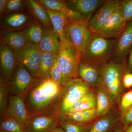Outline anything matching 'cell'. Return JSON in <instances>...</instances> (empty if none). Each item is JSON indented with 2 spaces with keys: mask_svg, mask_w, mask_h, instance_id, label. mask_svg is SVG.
Returning a JSON list of instances; mask_svg holds the SVG:
<instances>
[{
  "mask_svg": "<svg viewBox=\"0 0 132 132\" xmlns=\"http://www.w3.org/2000/svg\"><path fill=\"white\" fill-rule=\"evenodd\" d=\"M101 65L81 57L78 76L92 87H98Z\"/></svg>",
  "mask_w": 132,
  "mask_h": 132,
  "instance_id": "12",
  "label": "cell"
},
{
  "mask_svg": "<svg viewBox=\"0 0 132 132\" xmlns=\"http://www.w3.org/2000/svg\"><path fill=\"white\" fill-rule=\"evenodd\" d=\"M62 87L50 78L40 79L34 85L23 98L30 117L39 114L60 113L59 99Z\"/></svg>",
  "mask_w": 132,
  "mask_h": 132,
  "instance_id": "1",
  "label": "cell"
},
{
  "mask_svg": "<svg viewBox=\"0 0 132 132\" xmlns=\"http://www.w3.org/2000/svg\"><path fill=\"white\" fill-rule=\"evenodd\" d=\"M114 132H124V130H122L120 128H118L115 130Z\"/></svg>",
  "mask_w": 132,
  "mask_h": 132,
  "instance_id": "42",
  "label": "cell"
},
{
  "mask_svg": "<svg viewBox=\"0 0 132 132\" xmlns=\"http://www.w3.org/2000/svg\"><path fill=\"white\" fill-rule=\"evenodd\" d=\"M59 113L39 114L30 116L25 126L26 132H52L60 126Z\"/></svg>",
  "mask_w": 132,
  "mask_h": 132,
  "instance_id": "9",
  "label": "cell"
},
{
  "mask_svg": "<svg viewBox=\"0 0 132 132\" xmlns=\"http://www.w3.org/2000/svg\"><path fill=\"white\" fill-rule=\"evenodd\" d=\"M132 106V90L125 93L121 98L120 109L122 113Z\"/></svg>",
  "mask_w": 132,
  "mask_h": 132,
  "instance_id": "35",
  "label": "cell"
},
{
  "mask_svg": "<svg viewBox=\"0 0 132 132\" xmlns=\"http://www.w3.org/2000/svg\"><path fill=\"white\" fill-rule=\"evenodd\" d=\"M128 69L130 72L132 73V48L130 51L128 60Z\"/></svg>",
  "mask_w": 132,
  "mask_h": 132,
  "instance_id": "39",
  "label": "cell"
},
{
  "mask_svg": "<svg viewBox=\"0 0 132 132\" xmlns=\"http://www.w3.org/2000/svg\"><path fill=\"white\" fill-rule=\"evenodd\" d=\"M105 1L104 0H73L66 2L71 9L78 13L83 20L88 22Z\"/></svg>",
  "mask_w": 132,
  "mask_h": 132,
  "instance_id": "17",
  "label": "cell"
},
{
  "mask_svg": "<svg viewBox=\"0 0 132 132\" xmlns=\"http://www.w3.org/2000/svg\"><path fill=\"white\" fill-rule=\"evenodd\" d=\"M97 117L96 108L67 113L61 116L66 120L80 124H90Z\"/></svg>",
  "mask_w": 132,
  "mask_h": 132,
  "instance_id": "22",
  "label": "cell"
},
{
  "mask_svg": "<svg viewBox=\"0 0 132 132\" xmlns=\"http://www.w3.org/2000/svg\"><path fill=\"white\" fill-rule=\"evenodd\" d=\"M126 23L123 20L119 7L95 34L106 39L119 37Z\"/></svg>",
  "mask_w": 132,
  "mask_h": 132,
  "instance_id": "13",
  "label": "cell"
},
{
  "mask_svg": "<svg viewBox=\"0 0 132 132\" xmlns=\"http://www.w3.org/2000/svg\"><path fill=\"white\" fill-rule=\"evenodd\" d=\"M45 9L50 18L53 29L58 34L60 39L62 38L64 36L65 28L71 21L63 14L52 11L46 7Z\"/></svg>",
  "mask_w": 132,
  "mask_h": 132,
  "instance_id": "25",
  "label": "cell"
},
{
  "mask_svg": "<svg viewBox=\"0 0 132 132\" xmlns=\"http://www.w3.org/2000/svg\"><path fill=\"white\" fill-rule=\"evenodd\" d=\"M15 54L19 62L24 65L31 75L39 79L38 73L42 53L38 45L29 41L25 46Z\"/></svg>",
  "mask_w": 132,
  "mask_h": 132,
  "instance_id": "8",
  "label": "cell"
},
{
  "mask_svg": "<svg viewBox=\"0 0 132 132\" xmlns=\"http://www.w3.org/2000/svg\"><path fill=\"white\" fill-rule=\"evenodd\" d=\"M96 96L97 116L102 117L107 114L113 101L110 95L100 87H98Z\"/></svg>",
  "mask_w": 132,
  "mask_h": 132,
  "instance_id": "23",
  "label": "cell"
},
{
  "mask_svg": "<svg viewBox=\"0 0 132 132\" xmlns=\"http://www.w3.org/2000/svg\"><path fill=\"white\" fill-rule=\"evenodd\" d=\"M60 40V48L58 56L62 72L61 86H63L71 79L78 77L81 55L75 46L64 36Z\"/></svg>",
  "mask_w": 132,
  "mask_h": 132,
  "instance_id": "2",
  "label": "cell"
},
{
  "mask_svg": "<svg viewBox=\"0 0 132 132\" xmlns=\"http://www.w3.org/2000/svg\"><path fill=\"white\" fill-rule=\"evenodd\" d=\"M121 1L108 0L97 10L88 22L89 28L96 34L109 17L118 9Z\"/></svg>",
  "mask_w": 132,
  "mask_h": 132,
  "instance_id": "10",
  "label": "cell"
},
{
  "mask_svg": "<svg viewBox=\"0 0 132 132\" xmlns=\"http://www.w3.org/2000/svg\"><path fill=\"white\" fill-rule=\"evenodd\" d=\"M132 48V20L128 22L122 33L118 37L113 57L116 62L123 61Z\"/></svg>",
  "mask_w": 132,
  "mask_h": 132,
  "instance_id": "16",
  "label": "cell"
},
{
  "mask_svg": "<svg viewBox=\"0 0 132 132\" xmlns=\"http://www.w3.org/2000/svg\"><path fill=\"white\" fill-rule=\"evenodd\" d=\"M39 2L45 7L52 11L65 15L72 22L83 20L82 16L77 12L71 9L66 1L62 0H39Z\"/></svg>",
  "mask_w": 132,
  "mask_h": 132,
  "instance_id": "19",
  "label": "cell"
},
{
  "mask_svg": "<svg viewBox=\"0 0 132 132\" xmlns=\"http://www.w3.org/2000/svg\"><path fill=\"white\" fill-rule=\"evenodd\" d=\"M26 9L33 19L39 22L46 28L53 29L45 7L38 1H26Z\"/></svg>",
  "mask_w": 132,
  "mask_h": 132,
  "instance_id": "18",
  "label": "cell"
},
{
  "mask_svg": "<svg viewBox=\"0 0 132 132\" xmlns=\"http://www.w3.org/2000/svg\"><path fill=\"white\" fill-rule=\"evenodd\" d=\"M121 13L126 23L132 20V0L121 1L119 6Z\"/></svg>",
  "mask_w": 132,
  "mask_h": 132,
  "instance_id": "33",
  "label": "cell"
},
{
  "mask_svg": "<svg viewBox=\"0 0 132 132\" xmlns=\"http://www.w3.org/2000/svg\"><path fill=\"white\" fill-rule=\"evenodd\" d=\"M40 80L31 75L24 65L19 62L6 82L10 94L24 98L27 93Z\"/></svg>",
  "mask_w": 132,
  "mask_h": 132,
  "instance_id": "6",
  "label": "cell"
},
{
  "mask_svg": "<svg viewBox=\"0 0 132 132\" xmlns=\"http://www.w3.org/2000/svg\"><path fill=\"white\" fill-rule=\"evenodd\" d=\"M6 115L24 127L30 117L23 98L10 94Z\"/></svg>",
  "mask_w": 132,
  "mask_h": 132,
  "instance_id": "14",
  "label": "cell"
},
{
  "mask_svg": "<svg viewBox=\"0 0 132 132\" xmlns=\"http://www.w3.org/2000/svg\"><path fill=\"white\" fill-rule=\"evenodd\" d=\"M52 132H65L61 127L60 126L57 128L55 130Z\"/></svg>",
  "mask_w": 132,
  "mask_h": 132,
  "instance_id": "41",
  "label": "cell"
},
{
  "mask_svg": "<svg viewBox=\"0 0 132 132\" xmlns=\"http://www.w3.org/2000/svg\"><path fill=\"white\" fill-rule=\"evenodd\" d=\"M50 79L61 86L62 72L59 64L58 54L54 59L50 73Z\"/></svg>",
  "mask_w": 132,
  "mask_h": 132,
  "instance_id": "34",
  "label": "cell"
},
{
  "mask_svg": "<svg viewBox=\"0 0 132 132\" xmlns=\"http://www.w3.org/2000/svg\"><path fill=\"white\" fill-rule=\"evenodd\" d=\"M18 63L16 54L13 50L7 45L1 43V78L5 82L9 80Z\"/></svg>",
  "mask_w": 132,
  "mask_h": 132,
  "instance_id": "15",
  "label": "cell"
},
{
  "mask_svg": "<svg viewBox=\"0 0 132 132\" xmlns=\"http://www.w3.org/2000/svg\"><path fill=\"white\" fill-rule=\"evenodd\" d=\"M26 8V1L8 0L3 15L24 11Z\"/></svg>",
  "mask_w": 132,
  "mask_h": 132,
  "instance_id": "32",
  "label": "cell"
},
{
  "mask_svg": "<svg viewBox=\"0 0 132 132\" xmlns=\"http://www.w3.org/2000/svg\"><path fill=\"white\" fill-rule=\"evenodd\" d=\"M124 132H132V125L125 128Z\"/></svg>",
  "mask_w": 132,
  "mask_h": 132,
  "instance_id": "40",
  "label": "cell"
},
{
  "mask_svg": "<svg viewBox=\"0 0 132 132\" xmlns=\"http://www.w3.org/2000/svg\"><path fill=\"white\" fill-rule=\"evenodd\" d=\"M10 94L6 82L0 79V114L1 117L6 115Z\"/></svg>",
  "mask_w": 132,
  "mask_h": 132,
  "instance_id": "30",
  "label": "cell"
},
{
  "mask_svg": "<svg viewBox=\"0 0 132 132\" xmlns=\"http://www.w3.org/2000/svg\"><path fill=\"white\" fill-rule=\"evenodd\" d=\"M60 45L58 34L53 29L51 30L45 28L43 36L38 45L42 53L58 54Z\"/></svg>",
  "mask_w": 132,
  "mask_h": 132,
  "instance_id": "20",
  "label": "cell"
},
{
  "mask_svg": "<svg viewBox=\"0 0 132 132\" xmlns=\"http://www.w3.org/2000/svg\"><path fill=\"white\" fill-rule=\"evenodd\" d=\"M45 28L40 22L34 20L22 31L26 34L29 41L38 45L43 36Z\"/></svg>",
  "mask_w": 132,
  "mask_h": 132,
  "instance_id": "26",
  "label": "cell"
},
{
  "mask_svg": "<svg viewBox=\"0 0 132 132\" xmlns=\"http://www.w3.org/2000/svg\"><path fill=\"white\" fill-rule=\"evenodd\" d=\"M7 2L8 0L0 1V14L1 17H2L3 15Z\"/></svg>",
  "mask_w": 132,
  "mask_h": 132,
  "instance_id": "38",
  "label": "cell"
},
{
  "mask_svg": "<svg viewBox=\"0 0 132 132\" xmlns=\"http://www.w3.org/2000/svg\"><path fill=\"white\" fill-rule=\"evenodd\" d=\"M92 87L79 77L71 79L62 87L59 111L61 116L84 95L92 91Z\"/></svg>",
  "mask_w": 132,
  "mask_h": 132,
  "instance_id": "4",
  "label": "cell"
},
{
  "mask_svg": "<svg viewBox=\"0 0 132 132\" xmlns=\"http://www.w3.org/2000/svg\"><path fill=\"white\" fill-rule=\"evenodd\" d=\"M91 125L73 123L61 118L60 127L65 132H87Z\"/></svg>",
  "mask_w": 132,
  "mask_h": 132,
  "instance_id": "31",
  "label": "cell"
},
{
  "mask_svg": "<svg viewBox=\"0 0 132 132\" xmlns=\"http://www.w3.org/2000/svg\"><path fill=\"white\" fill-rule=\"evenodd\" d=\"M34 20L28 12L24 11L3 15L1 19V33L22 31Z\"/></svg>",
  "mask_w": 132,
  "mask_h": 132,
  "instance_id": "11",
  "label": "cell"
},
{
  "mask_svg": "<svg viewBox=\"0 0 132 132\" xmlns=\"http://www.w3.org/2000/svg\"><path fill=\"white\" fill-rule=\"evenodd\" d=\"M123 71V64L121 62H110L101 65L98 87L106 91L113 101L117 100L120 96Z\"/></svg>",
  "mask_w": 132,
  "mask_h": 132,
  "instance_id": "3",
  "label": "cell"
},
{
  "mask_svg": "<svg viewBox=\"0 0 132 132\" xmlns=\"http://www.w3.org/2000/svg\"><path fill=\"white\" fill-rule=\"evenodd\" d=\"M28 41L26 34L22 31L1 33V44L9 46L15 53L25 46Z\"/></svg>",
  "mask_w": 132,
  "mask_h": 132,
  "instance_id": "21",
  "label": "cell"
},
{
  "mask_svg": "<svg viewBox=\"0 0 132 132\" xmlns=\"http://www.w3.org/2000/svg\"><path fill=\"white\" fill-rule=\"evenodd\" d=\"M123 86L126 88H129L132 87V73L128 72L123 75L122 78Z\"/></svg>",
  "mask_w": 132,
  "mask_h": 132,
  "instance_id": "37",
  "label": "cell"
},
{
  "mask_svg": "<svg viewBox=\"0 0 132 132\" xmlns=\"http://www.w3.org/2000/svg\"><path fill=\"white\" fill-rule=\"evenodd\" d=\"M121 121L125 126V128L132 125V106L122 113Z\"/></svg>",
  "mask_w": 132,
  "mask_h": 132,
  "instance_id": "36",
  "label": "cell"
},
{
  "mask_svg": "<svg viewBox=\"0 0 132 132\" xmlns=\"http://www.w3.org/2000/svg\"><path fill=\"white\" fill-rule=\"evenodd\" d=\"M58 54L42 53L38 73V78L39 79L45 80L50 78L51 68L54 59Z\"/></svg>",
  "mask_w": 132,
  "mask_h": 132,
  "instance_id": "28",
  "label": "cell"
},
{
  "mask_svg": "<svg viewBox=\"0 0 132 132\" xmlns=\"http://www.w3.org/2000/svg\"><path fill=\"white\" fill-rule=\"evenodd\" d=\"M93 34L88 27V22L84 20L70 21L64 32V37L75 46L81 57L85 54L87 44Z\"/></svg>",
  "mask_w": 132,
  "mask_h": 132,
  "instance_id": "7",
  "label": "cell"
},
{
  "mask_svg": "<svg viewBox=\"0 0 132 132\" xmlns=\"http://www.w3.org/2000/svg\"><path fill=\"white\" fill-rule=\"evenodd\" d=\"M0 132H26L25 128L5 115L1 117Z\"/></svg>",
  "mask_w": 132,
  "mask_h": 132,
  "instance_id": "29",
  "label": "cell"
},
{
  "mask_svg": "<svg viewBox=\"0 0 132 132\" xmlns=\"http://www.w3.org/2000/svg\"><path fill=\"white\" fill-rule=\"evenodd\" d=\"M96 106L97 96L92 90L72 105L65 113L96 108Z\"/></svg>",
  "mask_w": 132,
  "mask_h": 132,
  "instance_id": "24",
  "label": "cell"
},
{
  "mask_svg": "<svg viewBox=\"0 0 132 132\" xmlns=\"http://www.w3.org/2000/svg\"><path fill=\"white\" fill-rule=\"evenodd\" d=\"M117 40L106 39L94 34L82 57L100 65L106 63L113 55Z\"/></svg>",
  "mask_w": 132,
  "mask_h": 132,
  "instance_id": "5",
  "label": "cell"
},
{
  "mask_svg": "<svg viewBox=\"0 0 132 132\" xmlns=\"http://www.w3.org/2000/svg\"><path fill=\"white\" fill-rule=\"evenodd\" d=\"M116 123V119L113 115L106 114L92 123L87 132H109Z\"/></svg>",
  "mask_w": 132,
  "mask_h": 132,
  "instance_id": "27",
  "label": "cell"
}]
</instances>
